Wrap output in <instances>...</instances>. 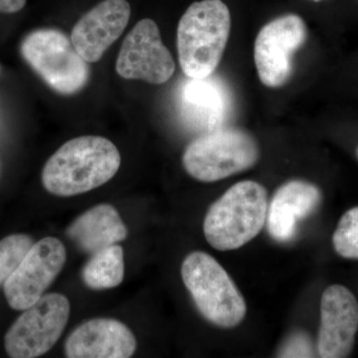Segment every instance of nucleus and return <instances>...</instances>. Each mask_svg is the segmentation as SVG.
Returning <instances> with one entry per match:
<instances>
[{
	"label": "nucleus",
	"mask_w": 358,
	"mask_h": 358,
	"mask_svg": "<svg viewBox=\"0 0 358 358\" xmlns=\"http://www.w3.org/2000/svg\"><path fill=\"white\" fill-rule=\"evenodd\" d=\"M121 166L119 150L103 136H85L64 143L45 164L42 183L57 196H74L100 187Z\"/></svg>",
	"instance_id": "obj_1"
},
{
	"label": "nucleus",
	"mask_w": 358,
	"mask_h": 358,
	"mask_svg": "<svg viewBox=\"0 0 358 358\" xmlns=\"http://www.w3.org/2000/svg\"><path fill=\"white\" fill-rule=\"evenodd\" d=\"M230 30L229 8L222 0H202L188 7L178 28L179 63L186 76L201 79L215 72Z\"/></svg>",
	"instance_id": "obj_2"
},
{
	"label": "nucleus",
	"mask_w": 358,
	"mask_h": 358,
	"mask_svg": "<svg viewBox=\"0 0 358 358\" xmlns=\"http://www.w3.org/2000/svg\"><path fill=\"white\" fill-rule=\"evenodd\" d=\"M268 193L252 180L240 181L209 207L203 231L219 251L239 249L261 232L267 220Z\"/></svg>",
	"instance_id": "obj_3"
},
{
	"label": "nucleus",
	"mask_w": 358,
	"mask_h": 358,
	"mask_svg": "<svg viewBox=\"0 0 358 358\" xmlns=\"http://www.w3.org/2000/svg\"><path fill=\"white\" fill-rule=\"evenodd\" d=\"M181 277L197 310L223 329H232L244 320L247 306L230 275L210 255L195 251L186 256Z\"/></svg>",
	"instance_id": "obj_4"
},
{
	"label": "nucleus",
	"mask_w": 358,
	"mask_h": 358,
	"mask_svg": "<svg viewBox=\"0 0 358 358\" xmlns=\"http://www.w3.org/2000/svg\"><path fill=\"white\" fill-rule=\"evenodd\" d=\"M21 55L56 93L74 95L87 86L88 62L60 30L44 28L30 32L20 45Z\"/></svg>",
	"instance_id": "obj_5"
},
{
	"label": "nucleus",
	"mask_w": 358,
	"mask_h": 358,
	"mask_svg": "<svg viewBox=\"0 0 358 358\" xmlns=\"http://www.w3.org/2000/svg\"><path fill=\"white\" fill-rule=\"evenodd\" d=\"M259 148L253 136L239 129L221 128L203 134L186 148L185 171L202 182H214L255 166Z\"/></svg>",
	"instance_id": "obj_6"
},
{
	"label": "nucleus",
	"mask_w": 358,
	"mask_h": 358,
	"mask_svg": "<svg viewBox=\"0 0 358 358\" xmlns=\"http://www.w3.org/2000/svg\"><path fill=\"white\" fill-rule=\"evenodd\" d=\"M70 317V303L63 294H44L23 310L4 338L7 355L13 358L41 357L62 336Z\"/></svg>",
	"instance_id": "obj_7"
},
{
	"label": "nucleus",
	"mask_w": 358,
	"mask_h": 358,
	"mask_svg": "<svg viewBox=\"0 0 358 358\" xmlns=\"http://www.w3.org/2000/svg\"><path fill=\"white\" fill-rule=\"evenodd\" d=\"M307 26L301 16L286 14L264 26L254 46L259 78L265 86L279 88L293 75L294 53L305 44Z\"/></svg>",
	"instance_id": "obj_8"
},
{
	"label": "nucleus",
	"mask_w": 358,
	"mask_h": 358,
	"mask_svg": "<svg viewBox=\"0 0 358 358\" xmlns=\"http://www.w3.org/2000/svg\"><path fill=\"white\" fill-rule=\"evenodd\" d=\"M67 253L55 237H46L32 245L22 262L3 284L7 303L24 310L36 303L64 267Z\"/></svg>",
	"instance_id": "obj_9"
},
{
	"label": "nucleus",
	"mask_w": 358,
	"mask_h": 358,
	"mask_svg": "<svg viewBox=\"0 0 358 358\" xmlns=\"http://www.w3.org/2000/svg\"><path fill=\"white\" fill-rule=\"evenodd\" d=\"M115 70L122 78L160 85L169 81L176 63L162 43L159 26L145 18L136 23L122 42Z\"/></svg>",
	"instance_id": "obj_10"
},
{
	"label": "nucleus",
	"mask_w": 358,
	"mask_h": 358,
	"mask_svg": "<svg viewBox=\"0 0 358 358\" xmlns=\"http://www.w3.org/2000/svg\"><path fill=\"white\" fill-rule=\"evenodd\" d=\"M358 331V303L341 285L326 289L320 301V327L317 350L322 358L348 357Z\"/></svg>",
	"instance_id": "obj_11"
},
{
	"label": "nucleus",
	"mask_w": 358,
	"mask_h": 358,
	"mask_svg": "<svg viewBox=\"0 0 358 358\" xmlns=\"http://www.w3.org/2000/svg\"><path fill=\"white\" fill-rule=\"evenodd\" d=\"M131 17L127 0H103L84 14L71 33V41L88 63L98 62L121 37Z\"/></svg>",
	"instance_id": "obj_12"
},
{
	"label": "nucleus",
	"mask_w": 358,
	"mask_h": 358,
	"mask_svg": "<svg viewBox=\"0 0 358 358\" xmlns=\"http://www.w3.org/2000/svg\"><path fill=\"white\" fill-rule=\"evenodd\" d=\"M230 90L222 80L210 76L189 78L179 92V109L189 128L206 134L223 128L231 113Z\"/></svg>",
	"instance_id": "obj_13"
},
{
	"label": "nucleus",
	"mask_w": 358,
	"mask_h": 358,
	"mask_svg": "<svg viewBox=\"0 0 358 358\" xmlns=\"http://www.w3.org/2000/svg\"><path fill=\"white\" fill-rule=\"evenodd\" d=\"M136 350L134 334L113 319L87 320L70 334L65 343L69 358H129Z\"/></svg>",
	"instance_id": "obj_14"
},
{
	"label": "nucleus",
	"mask_w": 358,
	"mask_h": 358,
	"mask_svg": "<svg viewBox=\"0 0 358 358\" xmlns=\"http://www.w3.org/2000/svg\"><path fill=\"white\" fill-rule=\"evenodd\" d=\"M322 200L320 188L305 180H291L278 188L268 206L267 227L280 242L293 239L296 225L317 209Z\"/></svg>",
	"instance_id": "obj_15"
},
{
	"label": "nucleus",
	"mask_w": 358,
	"mask_h": 358,
	"mask_svg": "<svg viewBox=\"0 0 358 358\" xmlns=\"http://www.w3.org/2000/svg\"><path fill=\"white\" fill-rule=\"evenodd\" d=\"M67 235L80 249L92 255L124 241L128 229L114 206L99 204L75 219Z\"/></svg>",
	"instance_id": "obj_16"
},
{
	"label": "nucleus",
	"mask_w": 358,
	"mask_h": 358,
	"mask_svg": "<svg viewBox=\"0 0 358 358\" xmlns=\"http://www.w3.org/2000/svg\"><path fill=\"white\" fill-rule=\"evenodd\" d=\"M124 277V249L119 244L92 254L82 272L85 285L98 291L120 286Z\"/></svg>",
	"instance_id": "obj_17"
},
{
	"label": "nucleus",
	"mask_w": 358,
	"mask_h": 358,
	"mask_svg": "<svg viewBox=\"0 0 358 358\" xmlns=\"http://www.w3.org/2000/svg\"><path fill=\"white\" fill-rule=\"evenodd\" d=\"M33 244L26 234L9 235L0 241V286L13 274Z\"/></svg>",
	"instance_id": "obj_18"
},
{
	"label": "nucleus",
	"mask_w": 358,
	"mask_h": 358,
	"mask_svg": "<svg viewBox=\"0 0 358 358\" xmlns=\"http://www.w3.org/2000/svg\"><path fill=\"white\" fill-rule=\"evenodd\" d=\"M333 243L339 256L358 260V207L343 214L334 231Z\"/></svg>",
	"instance_id": "obj_19"
},
{
	"label": "nucleus",
	"mask_w": 358,
	"mask_h": 358,
	"mask_svg": "<svg viewBox=\"0 0 358 358\" xmlns=\"http://www.w3.org/2000/svg\"><path fill=\"white\" fill-rule=\"evenodd\" d=\"M279 357H313L315 350L312 341L303 331L293 333L285 341L278 352Z\"/></svg>",
	"instance_id": "obj_20"
},
{
	"label": "nucleus",
	"mask_w": 358,
	"mask_h": 358,
	"mask_svg": "<svg viewBox=\"0 0 358 358\" xmlns=\"http://www.w3.org/2000/svg\"><path fill=\"white\" fill-rule=\"evenodd\" d=\"M27 0H0V13H15L25 6Z\"/></svg>",
	"instance_id": "obj_21"
},
{
	"label": "nucleus",
	"mask_w": 358,
	"mask_h": 358,
	"mask_svg": "<svg viewBox=\"0 0 358 358\" xmlns=\"http://www.w3.org/2000/svg\"><path fill=\"white\" fill-rule=\"evenodd\" d=\"M312 1L320 2V1H322V0H312Z\"/></svg>",
	"instance_id": "obj_22"
},
{
	"label": "nucleus",
	"mask_w": 358,
	"mask_h": 358,
	"mask_svg": "<svg viewBox=\"0 0 358 358\" xmlns=\"http://www.w3.org/2000/svg\"><path fill=\"white\" fill-rule=\"evenodd\" d=\"M357 157H358V148H357Z\"/></svg>",
	"instance_id": "obj_23"
}]
</instances>
